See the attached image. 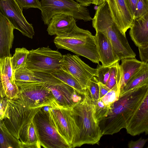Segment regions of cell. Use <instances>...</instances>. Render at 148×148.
Returning a JSON list of instances; mask_svg holds the SVG:
<instances>
[{
    "label": "cell",
    "mask_w": 148,
    "mask_h": 148,
    "mask_svg": "<svg viewBox=\"0 0 148 148\" xmlns=\"http://www.w3.org/2000/svg\"><path fill=\"white\" fill-rule=\"evenodd\" d=\"M148 83L120 95L109 112L99 122L102 135H113L126 128L130 119L145 97Z\"/></svg>",
    "instance_id": "obj_1"
},
{
    "label": "cell",
    "mask_w": 148,
    "mask_h": 148,
    "mask_svg": "<svg viewBox=\"0 0 148 148\" xmlns=\"http://www.w3.org/2000/svg\"><path fill=\"white\" fill-rule=\"evenodd\" d=\"M92 23L96 31L101 32L108 38L119 60L135 58L136 54L131 48L125 35L114 22L106 1L98 7Z\"/></svg>",
    "instance_id": "obj_2"
},
{
    "label": "cell",
    "mask_w": 148,
    "mask_h": 148,
    "mask_svg": "<svg viewBox=\"0 0 148 148\" xmlns=\"http://www.w3.org/2000/svg\"><path fill=\"white\" fill-rule=\"evenodd\" d=\"M83 97L71 108L80 133L77 147L85 144H98L103 135L96 116L95 105L89 95L88 89Z\"/></svg>",
    "instance_id": "obj_3"
},
{
    "label": "cell",
    "mask_w": 148,
    "mask_h": 148,
    "mask_svg": "<svg viewBox=\"0 0 148 148\" xmlns=\"http://www.w3.org/2000/svg\"><path fill=\"white\" fill-rule=\"evenodd\" d=\"M54 42L58 49L69 50L99 64L100 62L95 36L87 30L75 25L67 32L56 36Z\"/></svg>",
    "instance_id": "obj_4"
},
{
    "label": "cell",
    "mask_w": 148,
    "mask_h": 148,
    "mask_svg": "<svg viewBox=\"0 0 148 148\" xmlns=\"http://www.w3.org/2000/svg\"><path fill=\"white\" fill-rule=\"evenodd\" d=\"M42 20L48 25L52 17L56 14H64L73 17L75 20L84 21L92 19L86 7L74 0H41Z\"/></svg>",
    "instance_id": "obj_5"
},
{
    "label": "cell",
    "mask_w": 148,
    "mask_h": 148,
    "mask_svg": "<svg viewBox=\"0 0 148 148\" xmlns=\"http://www.w3.org/2000/svg\"><path fill=\"white\" fill-rule=\"evenodd\" d=\"M71 108L51 107L48 112L58 133L71 148H73L77 147L80 133L73 116Z\"/></svg>",
    "instance_id": "obj_6"
},
{
    "label": "cell",
    "mask_w": 148,
    "mask_h": 148,
    "mask_svg": "<svg viewBox=\"0 0 148 148\" xmlns=\"http://www.w3.org/2000/svg\"><path fill=\"white\" fill-rule=\"evenodd\" d=\"M36 76L45 83L51 91L59 106L71 108L82 99L81 95L72 87L64 83L51 73L34 72Z\"/></svg>",
    "instance_id": "obj_7"
},
{
    "label": "cell",
    "mask_w": 148,
    "mask_h": 148,
    "mask_svg": "<svg viewBox=\"0 0 148 148\" xmlns=\"http://www.w3.org/2000/svg\"><path fill=\"white\" fill-rule=\"evenodd\" d=\"M15 82L20 91L18 96L23 99L38 107H61L44 82Z\"/></svg>",
    "instance_id": "obj_8"
},
{
    "label": "cell",
    "mask_w": 148,
    "mask_h": 148,
    "mask_svg": "<svg viewBox=\"0 0 148 148\" xmlns=\"http://www.w3.org/2000/svg\"><path fill=\"white\" fill-rule=\"evenodd\" d=\"M63 55L47 47L29 51L25 66L34 72L50 73L61 68Z\"/></svg>",
    "instance_id": "obj_9"
},
{
    "label": "cell",
    "mask_w": 148,
    "mask_h": 148,
    "mask_svg": "<svg viewBox=\"0 0 148 148\" xmlns=\"http://www.w3.org/2000/svg\"><path fill=\"white\" fill-rule=\"evenodd\" d=\"M34 121L41 146L45 148H71L59 134L53 123L48 112L42 109L35 115Z\"/></svg>",
    "instance_id": "obj_10"
},
{
    "label": "cell",
    "mask_w": 148,
    "mask_h": 148,
    "mask_svg": "<svg viewBox=\"0 0 148 148\" xmlns=\"http://www.w3.org/2000/svg\"><path fill=\"white\" fill-rule=\"evenodd\" d=\"M61 68L74 77L85 90L91 79L97 76V69L91 67L77 56L69 53L63 55Z\"/></svg>",
    "instance_id": "obj_11"
},
{
    "label": "cell",
    "mask_w": 148,
    "mask_h": 148,
    "mask_svg": "<svg viewBox=\"0 0 148 148\" xmlns=\"http://www.w3.org/2000/svg\"><path fill=\"white\" fill-rule=\"evenodd\" d=\"M0 12L9 21L14 29L32 39L34 34L32 25L26 19L15 0H0Z\"/></svg>",
    "instance_id": "obj_12"
},
{
    "label": "cell",
    "mask_w": 148,
    "mask_h": 148,
    "mask_svg": "<svg viewBox=\"0 0 148 148\" xmlns=\"http://www.w3.org/2000/svg\"><path fill=\"white\" fill-rule=\"evenodd\" d=\"M113 20L124 35L131 27L134 19L125 0H106Z\"/></svg>",
    "instance_id": "obj_13"
},
{
    "label": "cell",
    "mask_w": 148,
    "mask_h": 148,
    "mask_svg": "<svg viewBox=\"0 0 148 148\" xmlns=\"http://www.w3.org/2000/svg\"><path fill=\"white\" fill-rule=\"evenodd\" d=\"M134 136L145 133L148 134V89L145 97L130 119L125 128Z\"/></svg>",
    "instance_id": "obj_14"
},
{
    "label": "cell",
    "mask_w": 148,
    "mask_h": 148,
    "mask_svg": "<svg viewBox=\"0 0 148 148\" xmlns=\"http://www.w3.org/2000/svg\"><path fill=\"white\" fill-rule=\"evenodd\" d=\"M95 39L100 62L103 66H110L120 60L108 38L101 32L96 31Z\"/></svg>",
    "instance_id": "obj_15"
},
{
    "label": "cell",
    "mask_w": 148,
    "mask_h": 148,
    "mask_svg": "<svg viewBox=\"0 0 148 148\" xmlns=\"http://www.w3.org/2000/svg\"><path fill=\"white\" fill-rule=\"evenodd\" d=\"M129 34L138 47L148 46V11L142 16L134 18Z\"/></svg>",
    "instance_id": "obj_16"
},
{
    "label": "cell",
    "mask_w": 148,
    "mask_h": 148,
    "mask_svg": "<svg viewBox=\"0 0 148 148\" xmlns=\"http://www.w3.org/2000/svg\"><path fill=\"white\" fill-rule=\"evenodd\" d=\"M14 29L8 19L0 12V57L12 56L10 50L14 39Z\"/></svg>",
    "instance_id": "obj_17"
},
{
    "label": "cell",
    "mask_w": 148,
    "mask_h": 148,
    "mask_svg": "<svg viewBox=\"0 0 148 148\" xmlns=\"http://www.w3.org/2000/svg\"><path fill=\"white\" fill-rule=\"evenodd\" d=\"M75 19L72 16L59 14L54 15L48 25L47 31L51 36H58L72 29L75 25Z\"/></svg>",
    "instance_id": "obj_18"
},
{
    "label": "cell",
    "mask_w": 148,
    "mask_h": 148,
    "mask_svg": "<svg viewBox=\"0 0 148 148\" xmlns=\"http://www.w3.org/2000/svg\"><path fill=\"white\" fill-rule=\"evenodd\" d=\"M121 60V63L120 65L121 72L120 83V92L132 77L145 63L135 58L124 59Z\"/></svg>",
    "instance_id": "obj_19"
},
{
    "label": "cell",
    "mask_w": 148,
    "mask_h": 148,
    "mask_svg": "<svg viewBox=\"0 0 148 148\" xmlns=\"http://www.w3.org/2000/svg\"><path fill=\"white\" fill-rule=\"evenodd\" d=\"M148 83V64L145 63L124 87L120 95Z\"/></svg>",
    "instance_id": "obj_20"
},
{
    "label": "cell",
    "mask_w": 148,
    "mask_h": 148,
    "mask_svg": "<svg viewBox=\"0 0 148 148\" xmlns=\"http://www.w3.org/2000/svg\"><path fill=\"white\" fill-rule=\"evenodd\" d=\"M50 73L73 88L80 95L83 96L86 94L88 89L87 90L84 89L79 82L74 77L62 69L53 71Z\"/></svg>",
    "instance_id": "obj_21"
},
{
    "label": "cell",
    "mask_w": 148,
    "mask_h": 148,
    "mask_svg": "<svg viewBox=\"0 0 148 148\" xmlns=\"http://www.w3.org/2000/svg\"><path fill=\"white\" fill-rule=\"evenodd\" d=\"M0 75V93L1 98L11 99L16 96L20 91L15 82H11L8 77Z\"/></svg>",
    "instance_id": "obj_22"
},
{
    "label": "cell",
    "mask_w": 148,
    "mask_h": 148,
    "mask_svg": "<svg viewBox=\"0 0 148 148\" xmlns=\"http://www.w3.org/2000/svg\"><path fill=\"white\" fill-rule=\"evenodd\" d=\"M0 148H23L20 141L9 132L1 120Z\"/></svg>",
    "instance_id": "obj_23"
},
{
    "label": "cell",
    "mask_w": 148,
    "mask_h": 148,
    "mask_svg": "<svg viewBox=\"0 0 148 148\" xmlns=\"http://www.w3.org/2000/svg\"><path fill=\"white\" fill-rule=\"evenodd\" d=\"M29 51L24 47L15 49L13 56L11 57V61L14 71L25 66Z\"/></svg>",
    "instance_id": "obj_24"
},
{
    "label": "cell",
    "mask_w": 148,
    "mask_h": 148,
    "mask_svg": "<svg viewBox=\"0 0 148 148\" xmlns=\"http://www.w3.org/2000/svg\"><path fill=\"white\" fill-rule=\"evenodd\" d=\"M15 81L32 82L40 81L35 75L34 71L26 66L21 67L14 72Z\"/></svg>",
    "instance_id": "obj_25"
},
{
    "label": "cell",
    "mask_w": 148,
    "mask_h": 148,
    "mask_svg": "<svg viewBox=\"0 0 148 148\" xmlns=\"http://www.w3.org/2000/svg\"><path fill=\"white\" fill-rule=\"evenodd\" d=\"M110 67V76L106 85L110 90L116 84L120 87L121 72L119 62L111 66Z\"/></svg>",
    "instance_id": "obj_26"
},
{
    "label": "cell",
    "mask_w": 148,
    "mask_h": 148,
    "mask_svg": "<svg viewBox=\"0 0 148 148\" xmlns=\"http://www.w3.org/2000/svg\"><path fill=\"white\" fill-rule=\"evenodd\" d=\"M11 57L0 58V74L7 76L11 82H15L14 72L12 69L11 61Z\"/></svg>",
    "instance_id": "obj_27"
},
{
    "label": "cell",
    "mask_w": 148,
    "mask_h": 148,
    "mask_svg": "<svg viewBox=\"0 0 148 148\" xmlns=\"http://www.w3.org/2000/svg\"><path fill=\"white\" fill-rule=\"evenodd\" d=\"M120 94V87L116 84L100 99L105 105L110 107L112 103L119 99Z\"/></svg>",
    "instance_id": "obj_28"
},
{
    "label": "cell",
    "mask_w": 148,
    "mask_h": 148,
    "mask_svg": "<svg viewBox=\"0 0 148 148\" xmlns=\"http://www.w3.org/2000/svg\"><path fill=\"white\" fill-rule=\"evenodd\" d=\"M88 89L89 95L93 102L96 101L100 99L99 81L96 77H94L91 79L88 84Z\"/></svg>",
    "instance_id": "obj_29"
},
{
    "label": "cell",
    "mask_w": 148,
    "mask_h": 148,
    "mask_svg": "<svg viewBox=\"0 0 148 148\" xmlns=\"http://www.w3.org/2000/svg\"><path fill=\"white\" fill-rule=\"evenodd\" d=\"M93 102L95 105L96 116L97 120L99 122L107 115L110 110V107L105 105L100 99Z\"/></svg>",
    "instance_id": "obj_30"
},
{
    "label": "cell",
    "mask_w": 148,
    "mask_h": 148,
    "mask_svg": "<svg viewBox=\"0 0 148 148\" xmlns=\"http://www.w3.org/2000/svg\"><path fill=\"white\" fill-rule=\"evenodd\" d=\"M98 65L97 69V76L96 77L99 81L106 85L109 79L110 73V66H105Z\"/></svg>",
    "instance_id": "obj_31"
},
{
    "label": "cell",
    "mask_w": 148,
    "mask_h": 148,
    "mask_svg": "<svg viewBox=\"0 0 148 148\" xmlns=\"http://www.w3.org/2000/svg\"><path fill=\"white\" fill-rule=\"evenodd\" d=\"M22 9L34 8L40 9L41 3L39 0H15Z\"/></svg>",
    "instance_id": "obj_32"
},
{
    "label": "cell",
    "mask_w": 148,
    "mask_h": 148,
    "mask_svg": "<svg viewBox=\"0 0 148 148\" xmlns=\"http://www.w3.org/2000/svg\"><path fill=\"white\" fill-rule=\"evenodd\" d=\"M148 11V0H137L134 18H139Z\"/></svg>",
    "instance_id": "obj_33"
},
{
    "label": "cell",
    "mask_w": 148,
    "mask_h": 148,
    "mask_svg": "<svg viewBox=\"0 0 148 148\" xmlns=\"http://www.w3.org/2000/svg\"><path fill=\"white\" fill-rule=\"evenodd\" d=\"M148 141V138L145 139L142 138L135 141L131 140L129 142L128 147L129 148H142Z\"/></svg>",
    "instance_id": "obj_34"
},
{
    "label": "cell",
    "mask_w": 148,
    "mask_h": 148,
    "mask_svg": "<svg viewBox=\"0 0 148 148\" xmlns=\"http://www.w3.org/2000/svg\"><path fill=\"white\" fill-rule=\"evenodd\" d=\"M138 49L141 61L148 64V46L144 48L138 47Z\"/></svg>",
    "instance_id": "obj_35"
},
{
    "label": "cell",
    "mask_w": 148,
    "mask_h": 148,
    "mask_svg": "<svg viewBox=\"0 0 148 148\" xmlns=\"http://www.w3.org/2000/svg\"><path fill=\"white\" fill-rule=\"evenodd\" d=\"M125 1L134 17L136 11L137 0H125Z\"/></svg>",
    "instance_id": "obj_36"
},
{
    "label": "cell",
    "mask_w": 148,
    "mask_h": 148,
    "mask_svg": "<svg viewBox=\"0 0 148 148\" xmlns=\"http://www.w3.org/2000/svg\"><path fill=\"white\" fill-rule=\"evenodd\" d=\"M99 88L100 99L104 96L110 90L105 84L99 82Z\"/></svg>",
    "instance_id": "obj_37"
},
{
    "label": "cell",
    "mask_w": 148,
    "mask_h": 148,
    "mask_svg": "<svg viewBox=\"0 0 148 148\" xmlns=\"http://www.w3.org/2000/svg\"><path fill=\"white\" fill-rule=\"evenodd\" d=\"M77 2L80 3L82 5L87 7L90 6L92 4V0H75Z\"/></svg>",
    "instance_id": "obj_38"
},
{
    "label": "cell",
    "mask_w": 148,
    "mask_h": 148,
    "mask_svg": "<svg viewBox=\"0 0 148 148\" xmlns=\"http://www.w3.org/2000/svg\"><path fill=\"white\" fill-rule=\"evenodd\" d=\"M147 148H148V146L147 147Z\"/></svg>",
    "instance_id": "obj_39"
}]
</instances>
